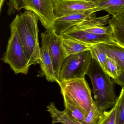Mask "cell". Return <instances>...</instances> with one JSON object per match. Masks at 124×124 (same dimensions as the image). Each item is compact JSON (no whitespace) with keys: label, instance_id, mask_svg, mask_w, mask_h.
Listing matches in <instances>:
<instances>
[{"label":"cell","instance_id":"52a82bcc","mask_svg":"<svg viewBox=\"0 0 124 124\" xmlns=\"http://www.w3.org/2000/svg\"><path fill=\"white\" fill-rule=\"evenodd\" d=\"M96 3L86 0H54V13L56 18L85 13L95 8Z\"/></svg>","mask_w":124,"mask_h":124},{"label":"cell","instance_id":"ba28073f","mask_svg":"<svg viewBox=\"0 0 124 124\" xmlns=\"http://www.w3.org/2000/svg\"><path fill=\"white\" fill-rule=\"evenodd\" d=\"M46 30L48 33L49 50L53 61L55 76L58 83L60 70L66 58L62 43V37L56 34L53 29Z\"/></svg>","mask_w":124,"mask_h":124},{"label":"cell","instance_id":"30bf717a","mask_svg":"<svg viewBox=\"0 0 124 124\" xmlns=\"http://www.w3.org/2000/svg\"><path fill=\"white\" fill-rule=\"evenodd\" d=\"M42 38V59L40 64L41 71L48 82H56L51 56L49 50L48 42V33L46 30L41 34Z\"/></svg>","mask_w":124,"mask_h":124},{"label":"cell","instance_id":"d6986e66","mask_svg":"<svg viewBox=\"0 0 124 124\" xmlns=\"http://www.w3.org/2000/svg\"><path fill=\"white\" fill-rule=\"evenodd\" d=\"M115 105L116 106V124H124V87H122Z\"/></svg>","mask_w":124,"mask_h":124},{"label":"cell","instance_id":"603a6c76","mask_svg":"<svg viewBox=\"0 0 124 124\" xmlns=\"http://www.w3.org/2000/svg\"><path fill=\"white\" fill-rule=\"evenodd\" d=\"M105 71L113 80L116 79L119 76L117 64L114 60L107 56Z\"/></svg>","mask_w":124,"mask_h":124},{"label":"cell","instance_id":"cb8c5ba5","mask_svg":"<svg viewBox=\"0 0 124 124\" xmlns=\"http://www.w3.org/2000/svg\"><path fill=\"white\" fill-rule=\"evenodd\" d=\"M22 8H23V0H10L8 11V14H14L16 11H19Z\"/></svg>","mask_w":124,"mask_h":124},{"label":"cell","instance_id":"8992f818","mask_svg":"<svg viewBox=\"0 0 124 124\" xmlns=\"http://www.w3.org/2000/svg\"><path fill=\"white\" fill-rule=\"evenodd\" d=\"M54 0H23V8L34 13L46 30L53 29L56 18L54 13Z\"/></svg>","mask_w":124,"mask_h":124},{"label":"cell","instance_id":"ac0fdd59","mask_svg":"<svg viewBox=\"0 0 124 124\" xmlns=\"http://www.w3.org/2000/svg\"><path fill=\"white\" fill-rule=\"evenodd\" d=\"M109 17V15L99 17H96L95 15L71 28L83 30L103 26L108 23Z\"/></svg>","mask_w":124,"mask_h":124},{"label":"cell","instance_id":"7a4b0ae2","mask_svg":"<svg viewBox=\"0 0 124 124\" xmlns=\"http://www.w3.org/2000/svg\"><path fill=\"white\" fill-rule=\"evenodd\" d=\"M86 75L90 79L94 101L101 114L113 107L117 99L114 82L94 59H92Z\"/></svg>","mask_w":124,"mask_h":124},{"label":"cell","instance_id":"3957f363","mask_svg":"<svg viewBox=\"0 0 124 124\" xmlns=\"http://www.w3.org/2000/svg\"><path fill=\"white\" fill-rule=\"evenodd\" d=\"M10 36L8 42L6 52L2 59L10 66L15 74L26 75L30 66L19 38L13 21L10 25Z\"/></svg>","mask_w":124,"mask_h":124},{"label":"cell","instance_id":"6da1fadb","mask_svg":"<svg viewBox=\"0 0 124 124\" xmlns=\"http://www.w3.org/2000/svg\"><path fill=\"white\" fill-rule=\"evenodd\" d=\"M39 20L34 13L26 10L20 15H16L13 20L30 66L40 64L42 61L38 39Z\"/></svg>","mask_w":124,"mask_h":124},{"label":"cell","instance_id":"277c9868","mask_svg":"<svg viewBox=\"0 0 124 124\" xmlns=\"http://www.w3.org/2000/svg\"><path fill=\"white\" fill-rule=\"evenodd\" d=\"M58 84L61 88V93L65 94L74 101L87 116L94 101L85 78L65 80Z\"/></svg>","mask_w":124,"mask_h":124},{"label":"cell","instance_id":"9c48e42d","mask_svg":"<svg viewBox=\"0 0 124 124\" xmlns=\"http://www.w3.org/2000/svg\"><path fill=\"white\" fill-rule=\"evenodd\" d=\"M93 10L85 13L57 17L54 23L53 30L59 36H62L64 32L72 27L95 15Z\"/></svg>","mask_w":124,"mask_h":124},{"label":"cell","instance_id":"2e32d148","mask_svg":"<svg viewBox=\"0 0 124 124\" xmlns=\"http://www.w3.org/2000/svg\"><path fill=\"white\" fill-rule=\"evenodd\" d=\"M47 111L50 114L53 124L60 123L65 124H78L66 109L63 111L59 110L56 107L54 102H51L48 105Z\"/></svg>","mask_w":124,"mask_h":124},{"label":"cell","instance_id":"44dd1931","mask_svg":"<svg viewBox=\"0 0 124 124\" xmlns=\"http://www.w3.org/2000/svg\"><path fill=\"white\" fill-rule=\"evenodd\" d=\"M116 106L115 105L109 111H105L101 114L99 124H116Z\"/></svg>","mask_w":124,"mask_h":124},{"label":"cell","instance_id":"ffe728a7","mask_svg":"<svg viewBox=\"0 0 124 124\" xmlns=\"http://www.w3.org/2000/svg\"><path fill=\"white\" fill-rule=\"evenodd\" d=\"M93 58L95 59L105 71L106 63V54L99 48L95 45H93L90 49Z\"/></svg>","mask_w":124,"mask_h":124},{"label":"cell","instance_id":"9a60e30c","mask_svg":"<svg viewBox=\"0 0 124 124\" xmlns=\"http://www.w3.org/2000/svg\"><path fill=\"white\" fill-rule=\"evenodd\" d=\"M95 5L93 13L104 11L113 16L124 10V0H107L96 3Z\"/></svg>","mask_w":124,"mask_h":124},{"label":"cell","instance_id":"4316f807","mask_svg":"<svg viewBox=\"0 0 124 124\" xmlns=\"http://www.w3.org/2000/svg\"><path fill=\"white\" fill-rule=\"evenodd\" d=\"M90 2H102V1H106L107 0H86Z\"/></svg>","mask_w":124,"mask_h":124},{"label":"cell","instance_id":"5bb4252c","mask_svg":"<svg viewBox=\"0 0 124 124\" xmlns=\"http://www.w3.org/2000/svg\"><path fill=\"white\" fill-rule=\"evenodd\" d=\"M62 40L66 57L71 54L90 50L93 45L78 40L69 38L62 37Z\"/></svg>","mask_w":124,"mask_h":124},{"label":"cell","instance_id":"d4e9b609","mask_svg":"<svg viewBox=\"0 0 124 124\" xmlns=\"http://www.w3.org/2000/svg\"><path fill=\"white\" fill-rule=\"evenodd\" d=\"M115 83L122 87H124V76L118 78L116 79L113 80Z\"/></svg>","mask_w":124,"mask_h":124},{"label":"cell","instance_id":"e0dca14e","mask_svg":"<svg viewBox=\"0 0 124 124\" xmlns=\"http://www.w3.org/2000/svg\"><path fill=\"white\" fill-rule=\"evenodd\" d=\"M63 98L66 110L78 124H83L86 115L82 109L65 94L62 93Z\"/></svg>","mask_w":124,"mask_h":124},{"label":"cell","instance_id":"4fadbf2b","mask_svg":"<svg viewBox=\"0 0 124 124\" xmlns=\"http://www.w3.org/2000/svg\"><path fill=\"white\" fill-rule=\"evenodd\" d=\"M114 40L124 47V10L108 19Z\"/></svg>","mask_w":124,"mask_h":124},{"label":"cell","instance_id":"7402d4cb","mask_svg":"<svg viewBox=\"0 0 124 124\" xmlns=\"http://www.w3.org/2000/svg\"><path fill=\"white\" fill-rule=\"evenodd\" d=\"M101 114L94 101L85 119L83 124H99Z\"/></svg>","mask_w":124,"mask_h":124},{"label":"cell","instance_id":"484cf974","mask_svg":"<svg viewBox=\"0 0 124 124\" xmlns=\"http://www.w3.org/2000/svg\"><path fill=\"white\" fill-rule=\"evenodd\" d=\"M0 0V12H1L3 6V4L6 0Z\"/></svg>","mask_w":124,"mask_h":124},{"label":"cell","instance_id":"8fae6325","mask_svg":"<svg viewBox=\"0 0 124 124\" xmlns=\"http://www.w3.org/2000/svg\"><path fill=\"white\" fill-rule=\"evenodd\" d=\"M117 64L120 77L124 76V47L114 40L95 45ZM118 77V78H119Z\"/></svg>","mask_w":124,"mask_h":124},{"label":"cell","instance_id":"5b68a950","mask_svg":"<svg viewBox=\"0 0 124 124\" xmlns=\"http://www.w3.org/2000/svg\"><path fill=\"white\" fill-rule=\"evenodd\" d=\"M93 57L90 50L66 57L59 73V82L85 78Z\"/></svg>","mask_w":124,"mask_h":124},{"label":"cell","instance_id":"7c38bea8","mask_svg":"<svg viewBox=\"0 0 124 124\" xmlns=\"http://www.w3.org/2000/svg\"><path fill=\"white\" fill-rule=\"evenodd\" d=\"M62 37L73 38L92 45L109 42L114 40L112 35H98L72 28L64 32Z\"/></svg>","mask_w":124,"mask_h":124}]
</instances>
